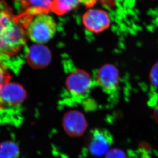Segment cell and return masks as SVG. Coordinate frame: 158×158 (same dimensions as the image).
I'll return each instance as SVG.
<instances>
[{
  "label": "cell",
  "mask_w": 158,
  "mask_h": 158,
  "mask_svg": "<svg viewBox=\"0 0 158 158\" xmlns=\"http://www.w3.org/2000/svg\"><path fill=\"white\" fill-rule=\"evenodd\" d=\"M105 158H127L125 152L118 148L110 149L105 156Z\"/></svg>",
  "instance_id": "cell-15"
},
{
  "label": "cell",
  "mask_w": 158,
  "mask_h": 158,
  "mask_svg": "<svg viewBox=\"0 0 158 158\" xmlns=\"http://www.w3.org/2000/svg\"><path fill=\"white\" fill-rule=\"evenodd\" d=\"M19 150L13 143H2L0 144V158H17Z\"/></svg>",
  "instance_id": "cell-12"
},
{
  "label": "cell",
  "mask_w": 158,
  "mask_h": 158,
  "mask_svg": "<svg viewBox=\"0 0 158 158\" xmlns=\"http://www.w3.org/2000/svg\"><path fill=\"white\" fill-rule=\"evenodd\" d=\"M26 24L20 15H15L4 0H0V62L15 57L27 42Z\"/></svg>",
  "instance_id": "cell-1"
},
{
  "label": "cell",
  "mask_w": 158,
  "mask_h": 158,
  "mask_svg": "<svg viewBox=\"0 0 158 158\" xmlns=\"http://www.w3.org/2000/svg\"><path fill=\"white\" fill-rule=\"evenodd\" d=\"M88 0H54L51 12L57 15H63L77 7L82 3H87Z\"/></svg>",
  "instance_id": "cell-11"
},
{
  "label": "cell",
  "mask_w": 158,
  "mask_h": 158,
  "mask_svg": "<svg viewBox=\"0 0 158 158\" xmlns=\"http://www.w3.org/2000/svg\"><path fill=\"white\" fill-rule=\"evenodd\" d=\"M154 118L157 123H158V103L155 106L154 109Z\"/></svg>",
  "instance_id": "cell-16"
},
{
  "label": "cell",
  "mask_w": 158,
  "mask_h": 158,
  "mask_svg": "<svg viewBox=\"0 0 158 158\" xmlns=\"http://www.w3.org/2000/svg\"><path fill=\"white\" fill-rule=\"evenodd\" d=\"M56 24L48 14H40L32 18L27 25V37L36 44L45 43L52 39L56 32Z\"/></svg>",
  "instance_id": "cell-2"
},
{
  "label": "cell",
  "mask_w": 158,
  "mask_h": 158,
  "mask_svg": "<svg viewBox=\"0 0 158 158\" xmlns=\"http://www.w3.org/2000/svg\"><path fill=\"white\" fill-rule=\"evenodd\" d=\"M66 131L73 135H80L85 131L87 123L84 116L77 112H72L66 115L64 119Z\"/></svg>",
  "instance_id": "cell-10"
},
{
  "label": "cell",
  "mask_w": 158,
  "mask_h": 158,
  "mask_svg": "<svg viewBox=\"0 0 158 158\" xmlns=\"http://www.w3.org/2000/svg\"><path fill=\"white\" fill-rule=\"evenodd\" d=\"M95 80L103 91L108 93L114 92L119 85V71L113 64H105L97 71Z\"/></svg>",
  "instance_id": "cell-5"
},
{
  "label": "cell",
  "mask_w": 158,
  "mask_h": 158,
  "mask_svg": "<svg viewBox=\"0 0 158 158\" xmlns=\"http://www.w3.org/2000/svg\"><path fill=\"white\" fill-rule=\"evenodd\" d=\"M82 23L87 30L93 33L105 31L110 25L111 19L106 11L100 9H90L84 14Z\"/></svg>",
  "instance_id": "cell-4"
},
{
  "label": "cell",
  "mask_w": 158,
  "mask_h": 158,
  "mask_svg": "<svg viewBox=\"0 0 158 158\" xmlns=\"http://www.w3.org/2000/svg\"><path fill=\"white\" fill-rule=\"evenodd\" d=\"M15 1L16 2H19V3H20L21 1H22L23 0H15Z\"/></svg>",
  "instance_id": "cell-17"
},
{
  "label": "cell",
  "mask_w": 158,
  "mask_h": 158,
  "mask_svg": "<svg viewBox=\"0 0 158 158\" xmlns=\"http://www.w3.org/2000/svg\"><path fill=\"white\" fill-rule=\"evenodd\" d=\"M11 76L6 66L0 62V92L2 88L9 83Z\"/></svg>",
  "instance_id": "cell-13"
},
{
  "label": "cell",
  "mask_w": 158,
  "mask_h": 158,
  "mask_svg": "<svg viewBox=\"0 0 158 158\" xmlns=\"http://www.w3.org/2000/svg\"><path fill=\"white\" fill-rule=\"evenodd\" d=\"M54 0H23L20 2L22 7L21 12L34 17L40 14H48L51 11Z\"/></svg>",
  "instance_id": "cell-9"
},
{
  "label": "cell",
  "mask_w": 158,
  "mask_h": 158,
  "mask_svg": "<svg viewBox=\"0 0 158 158\" xmlns=\"http://www.w3.org/2000/svg\"><path fill=\"white\" fill-rule=\"evenodd\" d=\"M26 60L33 69H43L51 62V52L45 45L36 44L27 49L26 51Z\"/></svg>",
  "instance_id": "cell-7"
},
{
  "label": "cell",
  "mask_w": 158,
  "mask_h": 158,
  "mask_svg": "<svg viewBox=\"0 0 158 158\" xmlns=\"http://www.w3.org/2000/svg\"><path fill=\"white\" fill-rule=\"evenodd\" d=\"M113 138L110 131L105 129H96L93 131L89 140V151L96 157L105 156L110 151Z\"/></svg>",
  "instance_id": "cell-6"
},
{
  "label": "cell",
  "mask_w": 158,
  "mask_h": 158,
  "mask_svg": "<svg viewBox=\"0 0 158 158\" xmlns=\"http://www.w3.org/2000/svg\"><path fill=\"white\" fill-rule=\"evenodd\" d=\"M93 85L92 79L87 72L81 69L75 70L66 79L68 97L72 102H81L89 94Z\"/></svg>",
  "instance_id": "cell-3"
},
{
  "label": "cell",
  "mask_w": 158,
  "mask_h": 158,
  "mask_svg": "<svg viewBox=\"0 0 158 158\" xmlns=\"http://www.w3.org/2000/svg\"><path fill=\"white\" fill-rule=\"evenodd\" d=\"M149 78L152 85L154 87L158 88V61L152 68Z\"/></svg>",
  "instance_id": "cell-14"
},
{
  "label": "cell",
  "mask_w": 158,
  "mask_h": 158,
  "mask_svg": "<svg viewBox=\"0 0 158 158\" xmlns=\"http://www.w3.org/2000/svg\"><path fill=\"white\" fill-rule=\"evenodd\" d=\"M25 97L24 88L17 83L9 82L4 85L0 92V98L5 103L17 109H21Z\"/></svg>",
  "instance_id": "cell-8"
}]
</instances>
